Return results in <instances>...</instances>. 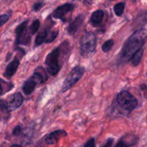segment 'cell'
<instances>
[{
	"label": "cell",
	"mask_w": 147,
	"mask_h": 147,
	"mask_svg": "<svg viewBox=\"0 0 147 147\" xmlns=\"http://www.w3.org/2000/svg\"><path fill=\"white\" fill-rule=\"evenodd\" d=\"M40 22L39 20H35L32 22V24L30 25V28H29V32H30V34H31L32 36L37 32V30H38L39 28H40Z\"/></svg>",
	"instance_id": "ffe728a7"
},
{
	"label": "cell",
	"mask_w": 147,
	"mask_h": 147,
	"mask_svg": "<svg viewBox=\"0 0 147 147\" xmlns=\"http://www.w3.org/2000/svg\"><path fill=\"white\" fill-rule=\"evenodd\" d=\"M51 27H43L38 32L35 39V45L40 46L43 43H50L54 41L58 35V30H50Z\"/></svg>",
	"instance_id": "52a82bcc"
},
{
	"label": "cell",
	"mask_w": 147,
	"mask_h": 147,
	"mask_svg": "<svg viewBox=\"0 0 147 147\" xmlns=\"http://www.w3.org/2000/svg\"><path fill=\"white\" fill-rule=\"evenodd\" d=\"M116 100L121 109L127 111H131L137 106L138 100L131 93L127 90H122L117 95Z\"/></svg>",
	"instance_id": "5b68a950"
},
{
	"label": "cell",
	"mask_w": 147,
	"mask_h": 147,
	"mask_svg": "<svg viewBox=\"0 0 147 147\" xmlns=\"http://www.w3.org/2000/svg\"><path fill=\"white\" fill-rule=\"evenodd\" d=\"M23 100H24V98H23V96L21 93H16L9 96L7 100H5L4 101H5L8 110L11 111L16 110L19 107H20L22 104Z\"/></svg>",
	"instance_id": "9c48e42d"
},
{
	"label": "cell",
	"mask_w": 147,
	"mask_h": 147,
	"mask_svg": "<svg viewBox=\"0 0 147 147\" xmlns=\"http://www.w3.org/2000/svg\"><path fill=\"white\" fill-rule=\"evenodd\" d=\"M113 141H114V139H113V138H109V139L106 141L105 144L103 145L101 147H111L112 145H113Z\"/></svg>",
	"instance_id": "484cf974"
},
{
	"label": "cell",
	"mask_w": 147,
	"mask_h": 147,
	"mask_svg": "<svg viewBox=\"0 0 147 147\" xmlns=\"http://www.w3.org/2000/svg\"><path fill=\"white\" fill-rule=\"evenodd\" d=\"M83 147H96V142H95V139L93 138L89 139L86 144H85Z\"/></svg>",
	"instance_id": "cb8c5ba5"
},
{
	"label": "cell",
	"mask_w": 147,
	"mask_h": 147,
	"mask_svg": "<svg viewBox=\"0 0 147 147\" xmlns=\"http://www.w3.org/2000/svg\"><path fill=\"white\" fill-rule=\"evenodd\" d=\"M74 9V5L70 3H66L57 7L54 10L53 13V17L55 19L63 20V17L67 14Z\"/></svg>",
	"instance_id": "30bf717a"
},
{
	"label": "cell",
	"mask_w": 147,
	"mask_h": 147,
	"mask_svg": "<svg viewBox=\"0 0 147 147\" xmlns=\"http://www.w3.org/2000/svg\"><path fill=\"white\" fill-rule=\"evenodd\" d=\"M14 88V85L11 82L5 81L0 79V96L7 93Z\"/></svg>",
	"instance_id": "2e32d148"
},
{
	"label": "cell",
	"mask_w": 147,
	"mask_h": 147,
	"mask_svg": "<svg viewBox=\"0 0 147 147\" xmlns=\"http://www.w3.org/2000/svg\"><path fill=\"white\" fill-rule=\"evenodd\" d=\"M84 72V67H80V66H76V67H74L71 70V72L69 73V75L65 78L64 83H63L61 89L62 93H64V92L68 90L76 83H77L78 80L81 78L82 76H83Z\"/></svg>",
	"instance_id": "8992f818"
},
{
	"label": "cell",
	"mask_w": 147,
	"mask_h": 147,
	"mask_svg": "<svg viewBox=\"0 0 147 147\" xmlns=\"http://www.w3.org/2000/svg\"><path fill=\"white\" fill-rule=\"evenodd\" d=\"M146 37V30L145 29H139L131 34L123 45V47L119 55V62L126 63L130 61L135 53L142 49Z\"/></svg>",
	"instance_id": "6da1fadb"
},
{
	"label": "cell",
	"mask_w": 147,
	"mask_h": 147,
	"mask_svg": "<svg viewBox=\"0 0 147 147\" xmlns=\"http://www.w3.org/2000/svg\"><path fill=\"white\" fill-rule=\"evenodd\" d=\"M10 147H22V146L20 144H13V145H11Z\"/></svg>",
	"instance_id": "4316f807"
},
{
	"label": "cell",
	"mask_w": 147,
	"mask_h": 147,
	"mask_svg": "<svg viewBox=\"0 0 147 147\" xmlns=\"http://www.w3.org/2000/svg\"><path fill=\"white\" fill-rule=\"evenodd\" d=\"M47 79L45 71L42 67H37L34 72V74L26 80L22 86V90L25 95H30L34 91L36 86L43 83Z\"/></svg>",
	"instance_id": "7a4b0ae2"
},
{
	"label": "cell",
	"mask_w": 147,
	"mask_h": 147,
	"mask_svg": "<svg viewBox=\"0 0 147 147\" xmlns=\"http://www.w3.org/2000/svg\"><path fill=\"white\" fill-rule=\"evenodd\" d=\"M143 53L144 50L143 49H141L136 53H135L134 55V56L132 57V58L131 59V61L132 65L134 66H137L140 63L141 60H142V57H143Z\"/></svg>",
	"instance_id": "ac0fdd59"
},
{
	"label": "cell",
	"mask_w": 147,
	"mask_h": 147,
	"mask_svg": "<svg viewBox=\"0 0 147 147\" xmlns=\"http://www.w3.org/2000/svg\"><path fill=\"white\" fill-rule=\"evenodd\" d=\"M10 17H11V14H9V13L1 14L0 16V27L3 26L6 22H7L10 19Z\"/></svg>",
	"instance_id": "7402d4cb"
},
{
	"label": "cell",
	"mask_w": 147,
	"mask_h": 147,
	"mask_svg": "<svg viewBox=\"0 0 147 147\" xmlns=\"http://www.w3.org/2000/svg\"><path fill=\"white\" fill-rule=\"evenodd\" d=\"M22 131V129L21 126H16L14 129V130H13V135H14V136H19V135L21 134Z\"/></svg>",
	"instance_id": "d4e9b609"
},
{
	"label": "cell",
	"mask_w": 147,
	"mask_h": 147,
	"mask_svg": "<svg viewBox=\"0 0 147 147\" xmlns=\"http://www.w3.org/2000/svg\"><path fill=\"white\" fill-rule=\"evenodd\" d=\"M10 111L7 109L5 101L0 100V118L2 119H7L9 117Z\"/></svg>",
	"instance_id": "e0dca14e"
},
{
	"label": "cell",
	"mask_w": 147,
	"mask_h": 147,
	"mask_svg": "<svg viewBox=\"0 0 147 147\" xmlns=\"http://www.w3.org/2000/svg\"><path fill=\"white\" fill-rule=\"evenodd\" d=\"M62 54V45L55 48L50 53H49L45 58L46 68L50 75L54 76L58 73L61 68L60 63V57Z\"/></svg>",
	"instance_id": "3957f363"
},
{
	"label": "cell",
	"mask_w": 147,
	"mask_h": 147,
	"mask_svg": "<svg viewBox=\"0 0 147 147\" xmlns=\"http://www.w3.org/2000/svg\"><path fill=\"white\" fill-rule=\"evenodd\" d=\"M125 9V4L123 2H119L118 4H116V5L113 7V10H114V12L116 14V15L121 17L123 14V11H124Z\"/></svg>",
	"instance_id": "d6986e66"
},
{
	"label": "cell",
	"mask_w": 147,
	"mask_h": 147,
	"mask_svg": "<svg viewBox=\"0 0 147 147\" xmlns=\"http://www.w3.org/2000/svg\"><path fill=\"white\" fill-rule=\"evenodd\" d=\"M113 45H114V40H112V39L107 40L106 42H105L104 44L102 46V50L104 53H108V52H109L111 50Z\"/></svg>",
	"instance_id": "44dd1931"
},
{
	"label": "cell",
	"mask_w": 147,
	"mask_h": 147,
	"mask_svg": "<svg viewBox=\"0 0 147 147\" xmlns=\"http://www.w3.org/2000/svg\"><path fill=\"white\" fill-rule=\"evenodd\" d=\"M131 135H129V137L127 136H123L120 140L118 142L115 147H131L133 145L136 144V138L134 139L133 140L130 141Z\"/></svg>",
	"instance_id": "9a60e30c"
},
{
	"label": "cell",
	"mask_w": 147,
	"mask_h": 147,
	"mask_svg": "<svg viewBox=\"0 0 147 147\" xmlns=\"http://www.w3.org/2000/svg\"><path fill=\"white\" fill-rule=\"evenodd\" d=\"M43 4H44V2L42 1H40V2H37L33 5V11H37L40 9H41L42 7H43Z\"/></svg>",
	"instance_id": "603a6c76"
},
{
	"label": "cell",
	"mask_w": 147,
	"mask_h": 147,
	"mask_svg": "<svg viewBox=\"0 0 147 147\" xmlns=\"http://www.w3.org/2000/svg\"><path fill=\"white\" fill-rule=\"evenodd\" d=\"M96 37L93 32H87L80 40V55L84 57H89L93 55L96 47Z\"/></svg>",
	"instance_id": "277c9868"
},
{
	"label": "cell",
	"mask_w": 147,
	"mask_h": 147,
	"mask_svg": "<svg viewBox=\"0 0 147 147\" xmlns=\"http://www.w3.org/2000/svg\"><path fill=\"white\" fill-rule=\"evenodd\" d=\"M20 65V60L17 58H14L11 63H9L8 65L6 67V70L4 71L3 76L9 79L14 75V73L17 72Z\"/></svg>",
	"instance_id": "4fadbf2b"
},
{
	"label": "cell",
	"mask_w": 147,
	"mask_h": 147,
	"mask_svg": "<svg viewBox=\"0 0 147 147\" xmlns=\"http://www.w3.org/2000/svg\"><path fill=\"white\" fill-rule=\"evenodd\" d=\"M83 20H84V16L83 14L77 16L76 19H74L67 27V32L71 35H73L81 27Z\"/></svg>",
	"instance_id": "8fae6325"
},
{
	"label": "cell",
	"mask_w": 147,
	"mask_h": 147,
	"mask_svg": "<svg viewBox=\"0 0 147 147\" xmlns=\"http://www.w3.org/2000/svg\"><path fill=\"white\" fill-rule=\"evenodd\" d=\"M28 21H24L16 29V45H28L31 41L32 35L27 30Z\"/></svg>",
	"instance_id": "ba28073f"
},
{
	"label": "cell",
	"mask_w": 147,
	"mask_h": 147,
	"mask_svg": "<svg viewBox=\"0 0 147 147\" xmlns=\"http://www.w3.org/2000/svg\"><path fill=\"white\" fill-rule=\"evenodd\" d=\"M67 135V132L63 130H57L50 133L46 137L45 142L47 144H54L58 142L59 139L62 137H65Z\"/></svg>",
	"instance_id": "7c38bea8"
},
{
	"label": "cell",
	"mask_w": 147,
	"mask_h": 147,
	"mask_svg": "<svg viewBox=\"0 0 147 147\" xmlns=\"http://www.w3.org/2000/svg\"><path fill=\"white\" fill-rule=\"evenodd\" d=\"M103 17H104V11L103 10L98 9L93 11L90 20V24L94 27H98L101 23Z\"/></svg>",
	"instance_id": "5bb4252c"
}]
</instances>
